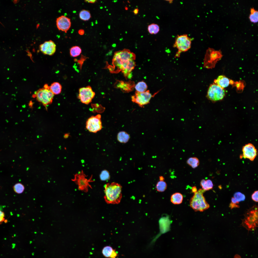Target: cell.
I'll list each match as a JSON object with an SVG mask.
<instances>
[{"mask_svg": "<svg viewBox=\"0 0 258 258\" xmlns=\"http://www.w3.org/2000/svg\"><path fill=\"white\" fill-rule=\"evenodd\" d=\"M152 96L149 90L143 92L136 91L135 94L132 96L131 98L133 102L142 107L149 103Z\"/></svg>", "mask_w": 258, "mask_h": 258, "instance_id": "cell-10", "label": "cell"}, {"mask_svg": "<svg viewBox=\"0 0 258 258\" xmlns=\"http://www.w3.org/2000/svg\"><path fill=\"white\" fill-rule=\"evenodd\" d=\"M159 179L160 181H164V177L162 176H160L159 177Z\"/></svg>", "mask_w": 258, "mask_h": 258, "instance_id": "cell-41", "label": "cell"}, {"mask_svg": "<svg viewBox=\"0 0 258 258\" xmlns=\"http://www.w3.org/2000/svg\"><path fill=\"white\" fill-rule=\"evenodd\" d=\"M84 30L81 29L79 30L78 33L80 35H83L84 34Z\"/></svg>", "mask_w": 258, "mask_h": 258, "instance_id": "cell-37", "label": "cell"}, {"mask_svg": "<svg viewBox=\"0 0 258 258\" xmlns=\"http://www.w3.org/2000/svg\"><path fill=\"white\" fill-rule=\"evenodd\" d=\"M234 258H241L240 256L237 254L234 255Z\"/></svg>", "mask_w": 258, "mask_h": 258, "instance_id": "cell-40", "label": "cell"}, {"mask_svg": "<svg viewBox=\"0 0 258 258\" xmlns=\"http://www.w3.org/2000/svg\"><path fill=\"white\" fill-rule=\"evenodd\" d=\"M258 207L255 205L248 209L244 214L242 220V226L248 231H255L258 227Z\"/></svg>", "mask_w": 258, "mask_h": 258, "instance_id": "cell-3", "label": "cell"}, {"mask_svg": "<svg viewBox=\"0 0 258 258\" xmlns=\"http://www.w3.org/2000/svg\"><path fill=\"white\" fill-rule=\"evenodd\" d=\"M167 185L164 181H160L157 182L156 185V188L158 192H162L167 189Z\"/></svg>", "mask_w": 258, "mask_h": 258, "instance_id": "cell-28", "label": "cell"}, {"mask_svg": "<svg viewBox=\"0 0 258 258\" xmlns=\"http://www.w3.org/2000/svg\"><path fill=\"white\" fill-rule=\"evenodd\" d=\"M13 188L14 191L17 194L22 193L25 189L24 185L20 183H16L13 186Z\"/></svg>", "mask_w": 258, "mask_h": 258, "instance_id": "cell-29", "label": "cell"}, {"mask_svg": "<svg viewBox=\"0 0 258 258\" xmlns=\"http://www.w3.org/2000/svg\"><path fill=\"white\" fill-rule=\"evenodd\" d=\"M86 2H87L89 3H95L96 1V0H85V1Z\"/></svg>", "mask_w": 258, "mask_h": 258, "instance_id": "cell-38", "label": "cell"}, {"mask_svg": "<svg viewBox=\"0 0 258 258\" xmlns=\"http://www.w3.org/2000/svg\"><path fill=\"white\" fill-rule=\"evenodd\" d=\"M192 40V39L187 34L177 35L173 45L174 47L178 49V52L176 55V57L179 56L181 53L186 52L190 49Z\"/></svg>", "mask_w": 258, "mask_h": 258, "instance_id": "cell-5", "label": "cell"}, {"mask_svg": "<svg viewBox=\"0 0 258 258\" xmlns=\"http://www.w3.org/2000/svg\"><path fill=\"white\" fill-rule=\"evenodd\" d=\"M114 249L109 246H106L103 248L102 253L103 256L106 258H110Z\"/></svg>", "mask_w": 258, "mask_h": 258, "instance_id": "cell-27", "label": "cell"}, {"mask_svg": "<svg viewBox=\"0 0 258 258\" xmlns=\"http://www.w3.org/2000/svg\"><path fill=\"white\" fill-rule=\"evenodd\" d=\"M118 256V253L117 252L115 249H114L111 256L110 258H116Z\"/></svg>", "mask_w": 258, "mask_h": 258, "instance_id": "cell-35", "label": "cell"}, {"mask_svg": "<svg viewBox=\"0 0 258 258\" xmlns=\"http://www.w3.org/2000/svg\"><path fill=\"white\" fill-rule=\"evenodd\" d=\"M250 14L248 18L250 22L253 23H256L258 21V11L253 7L250 9Z\"/></svg>", "mask_w": 258, "mask_h": 258, "instance_id": "cell-21", "label": "cell"}, {"mask_svg": "<svg viewBox=\"0 0 258 258\" xmlns=\"http://www.w3.org/2000/svg\"><path fill=\"white\" fill-rule=\"evenodd\" d=\"M79 16L81 20L86 21L89 20L91 17L90 12L88 10H83L79 14Z\"/></svg>", "mask_w": 258, "mask_h": 258, "instance_id": "cell-24", "label": "cell"}, {"mask_svg": "<svg viewBox=\"0 0 258 258\" xmlns=\"http://www.w3.org/2000/svg\"><path fill=\"white\" fill-rule=\"evenodd\" d=\"M205 191L202 188L199 189L194 193L190 200V206L195 211L203 212L210 207L206 201L203 194Z\"/></svg>", "mask_w": 258, "mask_h": 258, "instance_id": "cell-4", "label": "cell"}, {"mask_svg": "<svg viewBox=\"0 0 258 258\" xmlns=\"http://www.w3.org/2000/svg\"><path fill=\"white\" fill-rule=\"evenodd\" d=\"M183 198V196L182 194L177 192L171 195L170 200L173 204H178L182 203Z\"/></svg>", "mask_w": 258, "mask_h": 258, "instance_id": "cell-17", "label": "cell"}, {"mask_svg": "<svg viewBox=\"0 0 258 258\" xmlns=\"http://www.w3.org/2000/svg\"><path fill=\"white\" fill-rule=\"evenodd\" d=\"M130 137L129 134L124 131L119 132L117 136V139L118 141L122 143H126L128 142Z\"/></svg>", "mask_w": 258, "mask_h": 258, "instance_id": "cell-20", "label": "cell"}, {"mask_svg": "<svg viewBox=\"0 0 258 258\" xmlns=\"http://www.w3.org/2000/svg\"><path fill=\"white\" fill-rule=\"evenodd\" d=\"M95 95L91 87L87 86L79 89L78 97L82 103L88 104L91 102Z\"/></svg>", "mask_w": 258, "mask_h": 258, "instance_id": "cell-11", "label": "cell"}, {"mask_svg": "<svg viewBox=\"0 0 258 258\" xmlns=\"http://www.w3.org/2000/svg\"><path fill=\"white\" fill-rule=\"evenodd\" d=\"M5 215L4 212L0 210V224L5 220Z\"/></svg>", "mask_w": 258, "mask_h": 258, "instance_id": "cell-33", "label": "cell"}, {"mask_svg": "<svg viewBox=\"0 0 258 258\" xmlns=\"http://www.w3.org/2000/svg\"><path fill=\"white\" fill-rule=\"evenodd\" d=\"M135 54L129 49H124L114 53L112 64L117 71H121L125 76L127 77L131 74L136 64Z\"/></svg>", "mask_w": 258, "mask_h": 258, "instance_id": "cell-1", "label": "cell"}, {"mask_svg": "<svg viewBox=\"0 0 258 258\" xmlns=\"http://www.w3.org/2000/svg\"><path fill=\"white\" fill-rule=\"evenodd\" d=\"M82 171L75 175L74 178L72 180L77 185L79 190L86 192L88 191L89 188H91L89 183L92 181V177L88 179Z\"/></svg>", "mask_w": 258, "mask_h": 258, "instance_id": "cell-8", "label": "cell"}, {"mask_svg": "<svg viewBox=\"0 0 258 258\" xmlns=\"http://www.w3.org/2000/svg\"><path fill=\"white\" fill-rule=\"evenodd\" d=\"M81 52V49L79 46H75L71 47L70 49V54L73 57H76L79 55Z\"/></svg>", "mask_w": 258, "mask_h": 258, "instance_id": "cell-25", "label": "cell"}, {"mask_svg": "<svg viewBox=\"0 0 258 258\" xmlns=\"http://www.w3.org/2000/svg\"><path fill=\"white\" fill-rule=\"evenodd\" d=\"M56 47L55 43L51 40H49L41 44L39 46V49L43 54L52 55L55 52Z\"/></svg>", "mask_w": 258, "mask_h": 258, "instance_id": "cell-13", "label": "cell"}, {"mask_svg": "<svg viewBox=\"0 0 258 258\" xmlns=\"http://www.w3.org/2000/svg\"><path fill=\"white\" fill-rule=\"evenodd\" d=\"M225 95L224 90L217 84H213L209 88L206 95L207 98L215 102L222 100Z\"/></svg>", "mask_w": 258, "mask_h": 258, "instance_id": "cell-7", "label": "cell"}, {"mask_svg": "<svg viewBox=\"0 0 258 258\" xmlns=\"http://www.w3.org/2000/svg\"><path fill=\"white\" fill-rule=\"evenodd\" d=\"M187 163L193 168H195L199 166V161L198 159L196 157H191L188 159Z\"/></svg>", "mask_w": 258, "mask_h": 258, "instance_id": "cell-23", "label": "cell"}, {"mask_svg": "<svg viewBox=\"0 0 258 258\" xmlns=\"http://www.w3.org/2000/svg\"><path fill=\"white\" fill-rule=\"evenodd\" d=\"M168 1V2L170 3H172V0H167Z\"/></svg>", "mask_w": 258, "mask_h": 258, "instance_id": "cell-42", "label": "cell"}, {"mask_svg": "<svg viewBox=\"0 0 258 258\" xmlns=\"http://www.w3.org/2000/svg\"><path fill=\"white\" fill-rule=\"evenodd\" d=\"M197 191V188L195 186L193 187L191 189V192L192 193H195Z\"/></svg>", "mask_w": 258, "mask_h": 258, "instance_id": "cell-36", "label": "cell"}, {"mask_svg": "<svg viewBox=\"0 0 258 258\" xmlns=\"http://www.w3.org/2000/svg\"><path fill=\"white\" fill-rule=\"evenodd\" d=\"M102 127L101 116L100 114L91 116L86 121V128L90 132L96 133L101 130Z\"/></svg>", "mask_w": 258, "mask_h": 258, "instance_id": "cell-9", "label": "cell"}, {"mask_svg": "<svg viewBox=\"0 0 258 258\" xmlns=\"http://www.w3.org/2000/svg\"><path fill=\"white\" fill-rule=\"evenodd\" d=\"M229 207L231 209L233 208H239L240 207L239 204L231 202L229 204Z\"/></svg>", "mask_w": 258, "mask_h": 258, "instance_id": "cell-34", "label": "cell"}, {"mask_svg": "<svg viewBox=\"0 0 258 258\" xmlns=\"http://www.w3.org/2000/svg\"><path fill=\"white\" fill-rule=\"evenodd\" d=\"M100 178L102 181L108 180L110 178L109 172L106 170H104L102 172L100 175Z\"/></svg>", "mask_w": 258, "mask_h": 258, "instance_id": "cell-31", "label": "cell"}, {"mask_svg": "<svg viewBox=\"0 0 258 258\" xmlns=\"http://www.w3.org/2000/svg\"><path fill=\"white\" fill-rule=\"evenodd\" d=\"M104 199L108 204H118L121 200L122 187L115 182L108 183L104 186Z\"/></svg>", "mask_w": 258, "mask_h": 258, "instance_id": "cell-2", "label": "cell"}, {"mask_svg": "<svg viewBox=\"0 0 258 258\" xmlns=\"http://www.w3.org/2000/svg\"><path fill=\"white\" fill-rule=\"evenodd\" d=\"M258 191L256 190L255 191L251 196V198L252 200L254 201L257 202H258Z\"/></svg>", "mask_w": 258, "mask_h": 258, "instance_id": "cell-32", "label": "cell"}, {"mask_svg": "<svg viewBox=\"0 0 258 258\" xmlns=\"http://www.w3.org/2000/svg\"><path fill=\"white\" fill-rule=\"evenodd\" d=\"M233 197L237 201L239 202L244 200L245 199V195L239 192L235 193L234 194Z\"/></svg>", "mask_w": 258, "mask_h": 258, "instance_id": "cell-30", "label": "cell"}, {"mask_svg": "<svg viewBox=\"0 0 258 258\" xmlns=\"http://www.w3.org/2000/svg\"><path fill=\"white\" fill-rule=\"evenodd\" d=\"M33 96L38 102L46 107L52 103L54 94L49 89L43 87L35 91Z\"/></svg>", "mask_w": 258, "mask_h": 258, "instance_id": "cell-6", "label": "cell"}, {"mask_svg": "<svg viewBox=\"0 0 258 258\" xmlns=\"http://www.w3.org/2000/svg\"><path fill=\"white\" fill-rule=\"evenodd\" d=\"M133 82L119 81L116 85L117 88L121 89L124 92H130L132 90L134 86Z\"/></svg>", "mask_w": 258, "mask_h": 258, "instance_id": "cell-15", "label": "cell"}, {"mask_svg": "<svg viewBox=\"0 0 258 258\" xmlns=\"http://www.w3.org/2000/svg\"><path fill=\"white\" fill-rule=\"evenodd\" d=\"M138 9L136 8L134 10L133 12L135 15H136L138 13Z\"/></svg>", "mask_w": 258, "mask_h": 258, "instance_id": "cell-39", "label": "cell"}, {"mask_svg": "<svg viewBox=\"0 0 258 258\" xmlns=\"http://www.w3.org/2000/svg\"><path fill=\"white\" fill-rule=\"evenodd\" d=\"M215 81L217 85L222 88L227 87L230 83L229 79L223 75L219 76Z\"/></svg>", "mask_w": 258, "mask_h": 258, "instance_id": "cell-16", "label": "cell"}, {"mask_svg": "<svg viewBox=\"0 0 258 258\" xmlns=\"http://www.w3.org/2000/svg\"><path fill=\"white\" fill-rule=\"evenodd\" d=\"M200 185L202 189L205 191L212 189L213 187L212 181L209 179L206 180L202 179L200 182Z\"/></svg>", "mask_w": 258, "mask_h": 258, "instance_id": "cell-18", "label": "cell"}, {"mask_svg": "<svg viewBox=\"0 0 258 258\" xmlns=\"http://www.w3.org/2000/svg\"><path fill=\"white\" fill-rule=\"evenodd\" d=\"M56 25L58 29L66 32L71 26L70 20L64 16H61L57 18Z\"/></svg>", "mask_w": 258, "mask_h": 258, "instance_id": "cell-14", "label": "cell"}, {"mask_svg": "<svg viewBox=\"0 0 258 258\" xmlns=\"http://www.w3.org/2000/svg\"><path fill=\"white\" fill-rule=\"evenodd\" d=\"M242 154L240 157L247 159L251 161H253L258 154L257 150L252 144L249 143L243 146L242 149Z\"/></svg>", "mask_w": 258, "mask_h": 258, "instance_id": "cell-12", "label": "cell"}, {"mask_svg": "<svg viewBox=\"0 0 258 258\" xmlns=\"http://www.w3.org/2000/svg\"><path fill=\"white\" fill-rule=\"evenodd\" d=\"M134 87L136 91L139 92H143L146 91L147 86L145 82L141 81L137 83L135 86Z\"/></svg>", "mask_w": 258, "mask_h": 258, "instance_id": "cell-22", "label": "cell"}, {"mask_svg": "<svg viewBox=\"0 0 258 258\" xmlns=\"http://www.w3.org/2000/svg\"><path fill=\"white\" fill-rule=\"evenodd\" d=\"M62 88L61 84L57 82L53 83L49 86L50 90L54 95L60 94L61 92Z\"/></svg>", "mask_w": 258, "mask_h": 258, "instance_id": "cell-19", "label": "cell"}, {"mask_svg": "<svg viewBox=\"0 0 258 258\" xmlns=\"http://www.w3.org/2000/svg\"><path fill=\"white\" fill-rule=\"evenodd\" d=\"M148 30L150 34H155L159 32L160 30L159 27L156 24L152 23L148 26Z\"/></svg>", "mask_w": 258, "mask_h": 258, "instance_id": "cell-26", "label": "cell"}]
</instances>
